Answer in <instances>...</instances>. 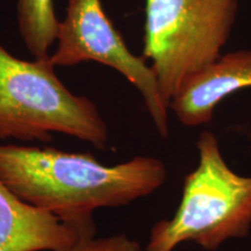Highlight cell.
<instances>
[{
	"instance_id": "2",
	"label": "cell",
	"mask_w": 251,
	"mask_h": 251,
	"mask_svg": "<svg viewBox=\"0 0 251 251\" xmlns=\"http://www.w3.org/2000/svg\"><path fill=\"white\" fill-rule=\"evenodd\" d=\"M49 57L24 61L0 45V139L49 142L58 133L105 150L109 133L98 107L63 84Z\"/></svg>"
},
{
	"instance_id": "7",
	"label": "cell",
	"mask_w": 251,
	"mask_h": 251,
	"mask_svg": "<svg viewBox=\"0 0 251 251\" xmlns=\"http://www.w3.org/2000/svg\"><path fill=\"white\" fill-rule=\"evenodd\" d=\"M85 234L30 205L0 179V251H63Z\"/></svg>"
},
{
	"instance_id": "1",
	"label": "cell",
	"mask_w": 251,
	"mask_h": 251,
	"mask_svg": "<svg viewBox=\"0 0 251 251\" xmlns=\"http://www.w3.org/2000/svg\"><path fill=\"white\" fill-rule=\"evenodd\" d=\"M0 179L30 205L94 235L93 212L129 205L164 184L166 168L155 157L137 156L103 165L90 152L0 144Z\"/></svg>"
},
{
	"instance_id": "3",
	"label": "cell",
	"mask_w": 251,
	"mask_h": 251,
	"mask_svg": "<svg viewBox=\"0 0 251 251\" xmlns=\"http://www.w3.org/2000/svg\"><path fill=\"white\" fill-rule=\"evenodd\" d=\"M199 164L185 177L183 196L170 220L153 225L146 251H174L193 242L215 251L228 238H240L251 228V177L231 170L211 131L197 142Z\"/></svg>"
},
{
	"instance_id": "5",
	"label": "cell",
	"mask_w": 251,
	"mask_h": 251,
	"mask_svg": "<svg viewBox=\"0 0 251 251\" xmlns=\"http://www.w3.org/2000/svg\"><path fill=\"white\" fill-rule=\"evenodd\" d=\"M49 58L55 67H74L92 61L114 69L139 90L157 131L168 137L169 107L163 101L155 75L142 55H134L128 49L120 31L103 11L101 0H68L56 49Z\"/></svg>"
},
{
	"instance_id": "4",
	"label": "cell",
	"mask_w": 251,
	"mask_h": 251,
	"mask_svg": "<svg viewBox=\"0 0 251 251\" xmlns=\"http://www.w3.org/2000/svg\"><path fill=\"white\" fill-rule=\"evenodd\" d=\"M237 7L238 0H146L142 56L168 107L188 77L221 57Z\"/></svg>"
},
{
	"instance_id": "8",
	"label": "cell",
	"mask_w": 251,
	"mask_h": 251,
	"mask_svg": "<svg viewBox=\"0 0 251 251\" xmlns=\"http://www.w3.org/2000/svg\"><path fill=\"white\" fill-rule=\"evenodd\" d=\"M18 26L26 48L35 58L49 57L59 23L54 0H18Z\"/></svg>"
},
{
	"instance_id": "9",
	"label": "cell",
	"mask_w": 251,
	"mask_h": 251,
	"mask_svg": "<svg viewBox=\"0 0 251 251\" xmlns=\"http://www.w3.org/2000/svg\"><path fill=\"white\" fill-rule=\"evenodd\" d=\"M63 251H141V246L126 234L101 238L83 236L74 246Z\"/></svg>"
},
{
	"instance_id": "6",
	"label": "cell",
	"mask_w": 251,
	"mask_h": 251,
	"mask_svg": "<svg viewBox=\"0 0 251 251\" xmlns=\"http://www.w3.org/2000/svg\"><path fill=\"white\" fill-rule=\"evenodd\" d=\"M251 87V50L221 56L212 65L181 84L169 103L187 127L208 124L214 109L228 96Z\"/></svg>"
}]
</instances>
